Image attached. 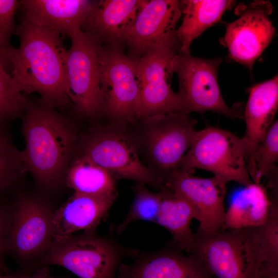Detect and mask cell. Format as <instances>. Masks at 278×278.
I'll return each instance as SVG.
<instances>
[{
	"label": "cell",
	"mask_w": 278,
	"mask_h": 278,
	"mask_svg": "<svg viewBox=\"0 0 278 278\" xmlns=\"http://www.w3.org/2000/svg\"><path fill=\"white\" fill-rule=\"evenodd\" d=\"M70 37L71 45L66 50V71L70 102L80 114L97 117L105 113L98 64L100 44L82 29Z\"/></svg>",
	"instance_id": "cell-10"
},
{
	"label": "cell",
	"mask_w": 278,
	"mask_h": 278,
	"mask_svg": "<svg viewBox=\"0 0 278 278\" xmlns=\"http://www.w3.org/2000/svg\"><path fill=\"white\" fill-rule=\"evenodd\" d=\"M125 124L96 127L79 142L80 154L106 169L116 179H127L160 190L163 182L141 160L134 136Z\"/></svg>",
	"instance_id": "cell-5"
},
{
	"label": "cell",
	"mask_w": 278,
	"mask_h": 278,
	"mask_svg": "<svg viewBox=\"0 0 278 278\" xmlns=\"http://www.w3.org/2000/svg\"><path fill=\"white\" fill-rule=\"evenodd\" d=\"M10 212L7 208L0 206V274H8L4 261L3 254L6 251V240L10 224Z\"/></svg>",
	"instance_id": "cell-31"
},
{
	"label": "cell",
	"mask_w": 278,
	"mask_h": 278,
	"mask_svg": "<svg viewBox=\"0 0 278 278\" xmlns=\"http://www.w3.org/2000/svg\"><path fill=\"white\" fill-rule=\"evenodd\" d=\"M137 253V250L123 247L110 236L83 232L79 235L53 240L39 264L62 267L80 278H116L123 260Z\"/></svg>",
	"instance_id": "cell-4"
},
{
	"label": "cell",
	"mask_w": 278,
	"mask_h": 278,
	"mask_svg": "<svg viewBox=\"0 0 278 278\" xmlns=\"http://www.w3.org/2000/svg\"><path fill=\"white\" fill-rule=\"evenodd\" d=\"M18 48L11 47L8 62L12 77L24 94H39L42 101L54 108H64L71 102L66 71V50L60 34L24 20L17 27Z\"/></svg>",
	"instance_id": "cell-1"
},
{
	"label": "cell",
	"mask_w": 278,
	"mask_h": 278,
	"mask_svg": "<svg viewBox=\"0 0 278 278\" xmlns=\"http://www.w3.org/2000/svg\"><path fill=\"white\" fill-rule=\"evenodd\" d=\"M96 1L23 0V20L70 37L82 29Z\"/></svg>",
	"instance_id": "cell-18"
},
{
	"label": "cell",
	"mask_w": 278,
	"mask_h": 278,
	"mask_svg": "<svg viewBox=\"0 0 278 278\" xmlns=\"http://www.w3.org/2000/svg\"><path fill=\"white\" fill-rule=\"evenodd\" d=\"M273 7L268 1L240 3L235 9L239 16L228 23L224 42L232 60L251 69L275 36L269 15Z\"/></svg>",
	"instance_id": "cell-12"
},
{
	"label": "cell",
	"mask_w": 278,
	"mask_h": 278,
	"mask_svg": "<svg viewBox=\"0 0 278 278\" xmlns=\"http://www.w3.org/2000/svg\"><path fill=\"white\" fill-rule=\"evenodd\" d=\"M172 50L159 46L137 58L136 77L140 94V119L181 113L177 93L171 88L173 73Z\"/></svg>",
	"instance_id": "cell-13"
},
{
	"label": "cell",
	"mask_w": 278,
	"mask_h": 278,
	"mask_svg": "<svg viewBox=\"0 0 278 278\" xmlns=\"http://www.w3.org/2000/svg\"><path fill=\"white\" fill-rule=\"evenodd\" d=\"M181 15L179 1L147 0L125 42L128 55L137 58L159 46L179 54L180 45L176 28Z\"/></svg>",
	"instance_id": "cell-14"
},
{
	"label": "cell",
	"mask_w": 278,
	"mask_h": 278,
	"mask_svg": "<svg viewBox=\"0 0 278 278\" xmlns=\"http://www.w3.org/2000/svg\"><path fill=\"white\" fill-rule=\"evenodd\" d=\"M134 257L132 263L120 265L116 278H213L197 255L185 254L172 244Z\"/></svg>",
	"instance_id": "cell-16"
},
{
	"label": "cell",
	"mask_w": 278,
	"mask_h": 278,
	"mask_svg": "<svg viewBox=\"0 0 278 278\" xmlns=\"http://www.w3.org/2000/svg\"><path fill=\"white\" fill-rule=\"evenodd\" d=\"M134 198L124 220L116 227L117 233L123 232L133 221L142 220L155 222L161 202V194L151 192L145 184L137 182L133 187Z\"/></svg>",
	"instance_id": "cell-28"
},
{
	"label": "cell",
	"mask_w": 278,
	"mask_h": 278,
	"mask_svg": "<svg viewBox=\"0 0 278 278\" xmlns=\"http://www.w3.org/2000/svg\"><path fill=\"white\" fill-rule=\"evenodd\" d=\"M54 212L38 197H20L10 212L6 250L24 260L43 255L53 240Z\"/></svg>",
	"instance_id": "cell-11"
},
{
	"label": "cell",
	"mask_w": 278,
	"mask_h": 278,
	"mask_svg": "<svg viewBox=\"0 0 278 278\" xmlns=\"http://www.w3.org/2000/svg\"><path fill=\"white\" fill-rule=\"evenodd\" d=\"M65 180L75 193L116 196L115 177L106 169L81 156L70 164Z\"/></svg>",
	"instance_id": "cell-24"
},
{
	"label": "cell",
	"mask_w": 278,
	"mask_h": 278,
	"mask_svg": "<svg viewBox=\"0 0 278 278\" xmlns=\"http://www.w3.org/2000/svg\"><path fill=\"white\" fill-rule=\"evenodd\" d=\"M270 205L269 195L263 185L253 182L245 186L225 211L222 230L260 226L266 220Z\"/></svg>",
	"instance_id": "cell-22"
},
{
	"label": "cell",
	"mask_w": 278,
	"mask_h": 278,
	"mask_svg": "<svg viewBox=\"0 0 278 278\" xmlns=\"http://www.w3.org/2000/svg\"><path fill=\"white\" fill-rule=\"evenodd\" d=\"M116 196L74 193L53 217V240L71 236L76 231H95L107 217Z\"/></svg>",
	"instance_id": "cell-19"
},
{
	"label": "cell",
	"mask_w": 278,
	"mask_h": 278,
	"mask_svg": "<svg viewBox=\"0 0 278 278\" xmlns=\"http://www.w3.org/2000/svg\"><path fill=\"white\" fill-rule=\"evenodd\" d=\"M278 107V76L250 89L244 111L246 130L243 137L249 145L248 162L267 129L273 123Z\"/></svg>",
	"instance_id": "cell-20"
},
{
	"label": "cell",
	"mask_w": 278,
	"mask_h": 278,
	"mask_svg": "<svg viewBox=\"0 0 278 278\" xmlns=\"http://www.w3.org/2000/svg\"><path fill=\"white\" fill-rule=\"evenodd\" d=\"M147 0L96 1L82 30L100 45L123 48L134 20Z\"/></svg>",
	"instance_id": "cell-17"
},
{
	"label": "cell",
	"mask_w": 278,
	"mask_h": 278,
	"mask_svg": "<svg viewBox=\"0 0 278 278\" xmlns=\"http://www.w3.org/2000/svg\"><path fill=\"white\" fill-rule=\"evenodd\" d=\"M221 58L206 59L190 54H176L172 60L173 73L179 79L181 113L212 111L232 119H244V111L229 107L221 95L217 72Z\"/></svg>",
	"instance_id": "cell-8"
},
{
	"label": "cell",
	"mask_w": 278,
	"mask_h": 278,
	"mask_svg": "<svg viewBox=\"0 0 278 278\" xmlns=\"http://www.w3.org/2000/svg\"><path fill=\"white\" fill-rule=\"evenodd\" d=\"M278 121H274L258 142L247 168L253 183H260L262 178L268 179L269 188L277 187Z\"/></svg>",
	"instance_id": "cell-25"
},
{
	"label": "cell",
	"mask_w": 278,
	"mask_h": 278,
	"mask_svg": "<svg viewBox=\"0 0 278 278\" xmlns=\"http://www.w3.org/2000/svg\"><path fill=\"white\" fill-rule=\"evenodd\" d=\"M28 102L4 65L0 64V123H9L22 116Z\"/></svg>",
	"instance_id": "cell-29"
},
{
	"label": "cell",
	"mask_w": 278,
	"mask_h": 278,
	"mask_svg": "<svg viewBox=\"0 0 278 278\" xmlns=\"http://www.w3.org/2000/svg\"><path fill=\"white\" fill-rule=\"evenodd\" d=\"M228 183L220 177L203 178L176 169L166 180L165 187L180 195L190 204L195 219L199 223L198 228L215 232L223 229Z\"/></svg>",
	"instance_id": "cell-15"
},
{
	"label": "cell",
	"mask_w": 278,
	"mask_h": 278,
	"mask_svg": "<svg viewBox=\"0 0 278 278\" xmlns=\"http://www.w3.org/2000/svg\"><path fill=\"white\" fill-rule=\"evenodd\" d=\"M189 253L213 278H259L265 266L256 228L207 232L198 228Z\"/></svg>",
	"instance_id": "cell-3"
},
{
	"label": "cell",
	"mask_w": 278,
	"mask_h": 278,
	"mask_svg": "<svg viewBox=\"0 0 278 278\" xmlns=\"http://www.w3.org/2000/svg\"><path fill=\"white\" fill-rule=\"evenodd\" d=\"M21 117L26 170L40 186L56 187L65 180L77 149L79 141L75 127L70 119L42 101L28 102Z\"/></svg>",
	"instance_id": "cell-2"
},
{
	"label": "cell",
	"mask_w": 278,
	"mask_h": 278,
	"mask_svg": "<svg viewBox=\"0 0 278 278\" xmlns=\"http://www.w3.org/2000/svg\"><path fill=\"white\" fill-rule=\"evenodd\" d=\"M182 22L177 29L180 53L190 54L193 41L207 28L221 20L224 12L230 9L235 1L230 0H182L179 1Z\"/></svg>",
	"instance_id": "cell-21"
},
{
	"label": "cell",
	"mask_w": 278,
	"mask_h": 278,
	"mask_svg": "<svg viewBox=\"0 0 278 278\" xmlns=\"http://www.w3.org/2000/svg\"><path fill=\"white\" fill-rule=\"evenodd\" d=\"M269 195L271 205L264 222L255 228L265 266L278 271V199L277 192Z\"/></svg>",
	"instance_id": "cell-27"
},
{
	"label": "cell",
	"mask_w": 278,
	"mask_h": 278,
	"mask_svg": "<svg viewBox=\"0 0 278 278\" xmlns=\"http://www.w3.org/2000/svg\"><path fill=\"white\" fill-rule=\"evenodd\" d=\"M249 155V145L243 137L208 126L196 131L177 169L192 174L196 169H203L245 186L253 183L247 168Z\"/></svg>",
	"instance_id": "cell-7"
},
{
	"label": "cell",
	"mask_w": 278,
	"mask_h": 278,
	"mask_svg": "<svg viewBox=\"0 0 278 278\" xmlns=\"http://www.w3.org/2000/svg\"><path fill=\"white\" fill-rule=\"evenodd\" d=\"M137 58L123 47L100 45L98 64L105 113L116 122L127 124L140 119V94L136 77Z\"/></svg>",
	"instance_id": "cell-9"
},
{
	"label": "cell",
	"mask_w": 278,
	"mask_h": 278,
	"mask_svg": "<svg viewBox=\"0 0 278 278\" xmlns=\"http://www.w3.org/2000/svg\"><path fill=\"white\" fill-rule=\"evenodd\" d=\"M17 0H0V64L4 65L14 29L15 15L19 6Z\"/></svg>",
	"instance_id": "cell-30"
},
{
	"label": "cell",
	"mask_w": 278,
	"mask_h": 278,
	"mask_svg": "<svg viewBox=\"0 0 278 278\" xmlns=\"http://www.w3.org/2000/svg\"><path fill=\"white\" fill-rule=\"evenodd\" d=\"M195 124L185 113L157 114L142 118L137 134H133L140 155L164 186L192 145Z\"/></svg>",
	"instance_id": "cell-6"
},
{
	"label": "cell",
	"mask_w": 278,
	"mask_h": 278,
	"mask_svg": "<svg viewBox=\"0 0 278 278\" xmlns=\"http://www.w3.org/2000/svg\"><path fill=\"white\" fill-rule=\"evenodd\" d=\"M0 278H67L54 277L49 275V270L46 267L38 269L37 272L31 275H13L10 274H0Z\"/></svg>",
	"instance_id": "cell-32"
},
{
	"label": "cell",
	"mask_w": 278,
	"mask_h": 278,
	"mask_svg": "<svg viewBox=\"0 0 278 278\" xmlns=\"http://www.w3.org/2000/svg\"><path fill=\"white\" fill-rule=\"evenodd\" d=\"M259 278H278V271H272L267 267H264Z\"/></svg>",
	"instance_id": "cell-33"
},
{
	"label": "cell",
	"mask_w": 278,
	"mask_h": 278,
	"mask_svg": "<svg viewBox=\"0 0 278 278\" xmlns=\"http://www.w3.org/2000/svg\"><path fill=\"white\" fill-rule=\"evenodd\" d=\"M8 125L0 123V195L9 189L26 171L22 151L14 145Z\"/></svg>",
	"instance_id": "cell-26"
},
{
	"label": "cell",
	"mask_w": 278,
	"mask_h": 278,
	"mask_svg": "<svg viewBox=\"0 0 278 278\" xmlns=\"http://www.w3.org/2000/svg\"><path fill=\"white\" fill-rule=\"evenodd\" d=\"M161 202L155 223L168 231L172 236V244L189 253L195 233L190 223L195 213L190 204L182 196L164 187L160 190Z\"/></svg>",
	"instance_id": "cell-23"
}]
</instances>
